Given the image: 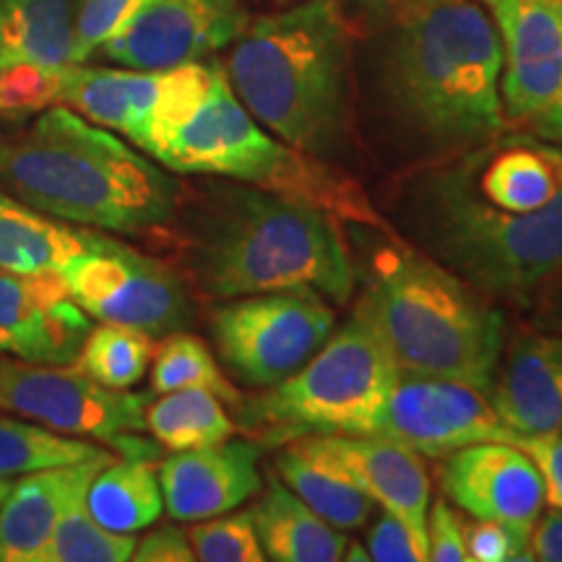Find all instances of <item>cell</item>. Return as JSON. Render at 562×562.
Segmentation results:
<instances>
[{"label": "cell", "mask_w": 562, "mask_h": 562, "mask_svg": "<svg viewBox=\"0 0 562 562\" xmlns=\"http://www.w3.org/2000/svg\"><path fill=\"white\" fill-rule=\"evenodd\" d=\"M391 211L404 240L484 297L529 307L562 271V149L508 128L412 165Z\"/></svg>", "instance_id": "1"}, {"label": "cell", "mask_w": 562, "mask_h": 562, "mask_svg": "<svg viewBox=\"0 0 562 562\" xmlns=\"http://www.w3.org/2000/svg\"><path fill=\"white\" fill-rule=\"evenodd\" d=\"M165 240L195 300L222 302L307 286L341 305L357 286L341 222L250 182L203 175L182 182Z\"/></svg>", "instance_id": "2"}, {"label": "cell", "mask_w": 562, "mask_h": 562, "mask_svg": "<svg viewBox=\"0 0 562 562\" xmlns=\"http://www.w3.org/2000/svg\"><path fill=\"white\" fill-rule=\"evenodd\" d=\"M383 32L378 91L412 165L508 131L501 34L482 0H409Z\"/></svg>", "instance_id": "3"}, {"label": "cell", "mask_w": 562, "mask_h": 562, "mask_svg": "<svg viewBox=\"0 0 562 562\" xmlns=\"http://www.w3.org/2000/svg\"><path fill=\"white\" fill-rule=\"evenodd\" d=\"M138 149L172 175L250 182L318 206L341 224L396 232L339 165L271 138L229 87L222 63L199 60L165 70Z\"/></svg>", "instance_id": "4"}, {"label": "cell", "mask_w": 562, "mask_h": 562, "mask_svg": "<svg viewBox=\"0 0 562 562\" xmlns=\"http://www.w3.org/2000/svg\"><path fill=\"white\" fill-rule=\"evenodd\" d=\"M0 188L66 224L165 240L182 182L66 104L0 136Z\"/></svg>", "instance_id": "5"}, {"label": "cell", "mask_w": 562, "mask_h": 562, "mask_svg": "<svg viewBox=\"0 0 562 562\" xmlns=\"http://www.w3.org/2000/svg\"><path fill=\"white\" fill-rule=\"evenodd\" d=\"M222 63L248 112L286 146L339 161L351 146V24L336 0L250 19Z\"/></svg>", "instance_id": "6"}, {"label": "cell", "mask_w": 562, "mask_h": 562, "mask_svg": "<svg viewBox=\"0 0 562 562\" xmlns=\"http://www.w3.org/2000/svg\"><path fill=\"white\" fill-rule=\"evenodd\" d=\"M355 315L404 372L472 383L490 393L505 349V315L451 269L404 240L368 227Z\"/></svg>", "instance_id": "7"}, {"label": "cell", "mask_w": 562, "mask_h": 562, "mask_svg": "<svg viewBox=\"0 0 562 562\" xmlns=\"http://www.w3.org/2000/svg\"><path fill=\"white\" fill-rule=\"evenodd\" d=\"M398 364L360 315L351 313L297 372L237 406V422L261 446L307 435H375Z\"/></svg>", "instance_id": "8"}, {"label": "cell", "mask_w": 562, "mask_h": 562, "mask_svg": "<svg viewBox=\"0 0 562 562\" xmlns=\"http://www.w3.org/2000/svg\"><path fill=\"white\" fill-rule=\"evenodd\" d=\"M151 396V391L108 389L79 364H40L0 355V412L70 438L100 440L125 459H159V442L140 435Z\"/></svg>", "instance_id": "9"}, {"label": "cell", "mask_w": 562, "mask_h": 562, "mask_svg": "<svg viewBox=\"0 0 562 562\" xmlns=\"http://www.w3.org/2000/svg\"><path fill=\"white\" fill-rule=\"evenodd\" d=\"M336 328L331 300L297 286L222 300L209 313L216 357L248 389H271L297 372Z\"/></svg>", "instance_id": "10"}, {"label": "cell", "mask_w": 562, "mask_h": 562, "mask_svg": "<svg viewBox=\"0 0 562 562\" xmlns=\"http://www.w3.org/2000/svg\"><path fill=\"white\" fill-rule=\"evenodd\" d=\"M58 273L70 297L102 323L161 339L186 331L195 318V297L180 271L110 232L83 227V248Z\"/></svg>", "instance_id": "11"}, {"label": "cell", "mask_w": 562, "mask_h": 562, "mask_svg": "<svg viewBox=\"0 0 562 562\" xmlns=\"http://www.w3.org/2000/svg\"><path fill=\"white\" fill-rule=\"evenodd\" d=\"M503 45L505 125L562 149V0H482Z\"/></svg>", "instance_id": "12"}, {"label": "cell", "mask_w": 562, "mask_h": 562, "mask_svg": "<svg viewBox=\"0 0 562 562\" xmlns=\"http://www.w3.org/2000/svg\"><path fill=\"white\" fill-rule=\"evenodd\" d=\"M430 459L490 440H510L490 393L472 383L398 370L378 432Z\"/></svg>", "instance_id": "13"}, {"label": "cell", "mask_w": 562, "mask_h": 562, "mask_svg": "<svg viewBox=\"0 0 562 562\" xmlns=\"http://www.w3.org/2000/svg\"><path fill=\"white\" fill-rule=\"evenodd\" d=\"M248 21L243 0H144L97 53L123 68H178L229 47Z\"/></svg>", "instance_id": "14"}, {"label": "cell", "mask_w": 562, "mask_h": 562, "mask_svg": "<svg viewBox=\"0 0 562 562\" xmlns=\"http://www.w3.org/2000/svg\"><path fill=\"white\" fill-rule=\"evenodd\" d=\"M446 501L467 516L497 521L529 539L544 510V484L533 461L508 440H490L448 453L438 467Z\"/></svg>", "instance_id": "15"}, {"label": "cell", "mask_w": 562, "mask_h": 562, "mask_svg": "<svg viewBox=\"0 0 562 562\" xmlns=\"http://www.w3.org/2000/svg\"><path fill=\"white\" fill-rule=\"evenodd\" d=\"M290 446L347 476L372 503L402 518L419 544L427 547L432 484L422 453L383 435H307Z\"/></svg>", "instance_id": "16"}, {"label": "cell", "mask_w": 562, "mask_h": 562, "mask_svg": "<svg viewBox=\"0 0 562 562\" xmlns=\"http://www.w3.org/2000/svg\"><path fill=\"white\" fill-rule=\"evenodd\" d=\"M91 315L70 297L58 271H0V355L40 364H74Z\"/></svg>", "instance_id": "17"}, {"label": "cell", "mask_w": 562, "mask_h": 562, "mask_svg": "<svg viewBox=\"0 0 562 562\" xmlns=\"http://www.w3.org/2000/svg\"><path fill=\"white\" fill-rule=\"evenodd\" d=\"M261 448L232 435L216 446L172 451L157 469L165 510L175 521L193 524L252 501L263 487Z\"/></svg>", "instance_id": "18"}, {"label": "cell", "mask_w": 562, "mask_h": 562, "mask_svg": "<svg viewBox=\"0 0 562 562\" xmlns=\"http://www.w3.org/2000/svg\"><path fill=\"white\" fill-rule=\"evenodd\" d=\"M490 398L510 432L562 435V339L521 328L505 344Z\"/></svg>", "instance_id": "19"}, {"label": "cell", "mask_w": 562, "mask_h": 562, "mask_svg": "<svg viewBox=\"0 0 562 562\" xmlns=\"http://www.w3.org/2000/svg\"><path fill=\"white\" fill-rule=\"evenodd\" d=\"M112 459L110 451H102L94 459L42 469L11 484L0 505V562H37L63 510L87 495L94 474Z\"/></svg>", "instance_id": "20"}, {"label": "cell", "mask_w": 562, "mask_h": 562, "mask_svg": "<svg viewBox=\"0 0 562 562\" xmlns=\"http://www.w3.org/2000/svg\"><path fill=\"white\" fill-rule=\"evenodd\" d=\"M165 70L89 68L74 63L63 70L60 104L89 123L121 133L138 149L161 94Z\"/></svg>", "instance_id": "21"}, {"label": "cell", "mask_w": 562, "mask_h": 562, "mask_svg": "<svg viewBox=\"0 0 562 562\" xmlns=\"http://www.w3.org/2000/svg\"><path fill=\"white\" fill-rule=\"evenodd\" d=\"M252 505V524L261 539L266 560L277 562H336L344 560L349 537L313 513L294 492L279 480L266 474V490L258 492Z\"/></svg>", "instance_id": "22"}, {"label": "cell", "mask_w": 562, "mask_h": 562, "mask_svg": "<svg viewBox=\"0 0 562 562\" xmlns=\"http://www.w3.org/2000/svg\"><path fill=\"white\" fill-rule=\"evenodd\" d=\"M74 0H0V68L34 63L63 70L76 63Z\"/></svg>", "instance_id": "23"}, {"label": "cell", "mask_w": 562, "mask_h": 562, "mask_svg": "<svg viewBox=\"0 0 562 562\" xmlns=\"http://www.w3.org/2000/svg\"><path fill=\"white\" fill-rule=\"evenodd\" d=\"M87 510L115 533L149 529L165 513L157 469L146 459H112L94 474L87 490Z\"/></svg>", "instance_id": "24"}, {"label": "cell", "mask_w": 562, "mask_h": 562, "mask_svg": "<svg viewBox=\"0 0 562 562\" xmlns=\"http://www.w3.org/2000/svg\"><path fill=\"white\" fill-rule=\"evenodd\" d=\"M83 248V227H68L9 195H0V271H60Z\"/></svg>", "instance_id": "25"}, {"label": "cell", "mask_w": 562, "mask_h": 562, "mask_svg": "<svg viewBox=\"0 0 562 562\" xmlns=\"http://www.w3.org/2000/svg\"><path fill=\"white\" fill-rule=\"evenodd\" d=\"M273 472L307 508L341 531L362 529L378 508L347 476L334 472L326 463L311 459V456L300 453L290 442L284 446V451L277 453Z\"/></svg>", "instance_id": "26"}, {"label": "cell", "mask_w": 562, "mask_h": 562, "mask_svg": "<svg viewBox=\"0 0 562 562\" xmlns=\"http://www.w3.org/2000/svg\"><path fill=\"white\" fill-rule=\"evenodd\" d=\"M216 393L206 389H180L151 396L146 404V432L167 451H191L232 438L235 419Z\"/></svg>", "instance_id": "27"}, {"label": "cell", "mask_w": 562, "mask_h": 562, "mask_svg": "<svg viewBox=\"0 0 562 562\" xmlns=\"http://www.w3.org/2000/svg\"><path fill=\"white\" fill-rule=\"evenodd\" d=\"M180 389H206L222 398L232 412L243 402V393L222 370L209 344L188 331L161 336L151 357V393H170Z\"/></svg>", "instance_id": "28"}, {"label": "cell", "mask_w": 562, "mask_h": 562, "mask_svg": "<svg viewBox=\"0 0 562 562\" xmlns=\"http://www.w3.org/2000/svg\"><path fill=\"white\" fill-rule=\"evenodd\" d=\"M104 448L47 430L37 422L0 412V480H16L42 469L66 467L100 456Z\"/></svg>", "instance_id": "29"}, {"label": "cell", "mask_w": 562, "mask_h": 562, "mask_svg": "<svg viewBox=\"0 0 562 562\" xmlns=\"http://www.w3.org/2000/svg\"><path fill=\"white\" fill-rule=\"evenodd\" d=\"M154 336L123 323H102L91 328L76 364L97 383L115 391H131L151 368Z\"/></svg>", "instance_id": "30"}, {"label": "cell", "mask_w": 562, "mask_h": 562, "mask_svg": "<svg viewBox=\"0 0 562 562\" xmlns=\"http://www.w3.org/2000/svg\"><path fill=\"white\" fill-rule=\"evenodd\" d=\"M133 550L136 537L97 524L87 510V495H81L63 510L37 562H125Z\"/></svg>", "instance_id": "31"}, {"label": "cell", "mask_w": 562, "mask_h": 562, "mask_svg": "<svg viewBox=\"0 0 562 562\" xmlns=\"http://www.w3.org/2000/svg\"><path fill=\"white\" fill-rule=\"evenodd\" d=\"M195 560L203 562H263V547L258 539L252 513H222V516L193 521L188 529Z\"/></svg>", "instance_id": "32"}, {"label": "cell", "mask_w": 562, "mask_h": 562, "mask_svg": "<svg viewBox=\"0 0 562 562\" xmlns=\"http://www.w3.org/2000/svg\"><path fill=\"white\" fill-rule=\"evenodd\" d=\"M63 70L34 63H13L0 68V115L26 117L60 104Z\"/></svg>", "instance_id": "33"}, {"label": "cell", "mask_w": 562, "mask_h": 562, "mask_svg": "<svg viewBox=\"0 0 562 562\" xmlns=\"http://www.w3.org/2000/svg\"><path fill=\"white\" fill-rule=\"evenodd\" d=\"M140 5L144 0H74L76 63H87Z\"/></svg>", "instance_id": "34"}, {"label": "cell", "mask_w": 562, "mask_h": 562, "mask_svg": "<svg viewBox=\"0 0 562 562\" xmlns=\"http://www.w3.org/2000/svg\"><path fill=\"white\" fill-rule=\"evenodd\" d=\"M463 542H467L469 562L533 560L529 539L497 521H482V518L469 516V521H463Z\"/></svg>", "instance_id": "35"}, {"label": "cell", "mask_w": 562, "mask_h": 562, "mask_svg": "<svg viewBox=\"0 0 562 562\" xmlns=\"http://www.w3.org/2000/svg\"><path fill=\"white\" fill-rule=\"evenodd\" d=\"M368 554L375 562H425L427 547L419 544L402 518L381 508L368 531Z\"/></svg>", "instance_id": "36"}, {"label": "cell", "mask_w": 562, "mask_h": 562, "mask_svg": "<svg viewBox=\"0 0 562 562\" xmlns=\"http://www.w3.org/2000/svg\"><path fill=\"white\" fill-rule=\"evenodd\" d=\"M508 442L521 448L533 461L539 476H542L547 505L562 510V435L513 432Z\"/></svg>", "instance_id": "37"}, {"label": "cell", "mask_w": 562, "mask_h": 562, "mask_svg": "<svg viewBox=\"0 0 562 562\" xmlns=\"http://www.w3.org/2000/svg\"><path fill=\"white\" fill-rule=\"evenodd\" d=\"M427 550L432 562H469L463 518L446 497H438L427 513Z\"/></svg>", "instance_id": "38"}, {"label": "cell", "mask_w": 562, "mask_h": 562, "mask_svg": "<svg viewBox=\"0 0 562 562\" xmlns=\"http://www.w3.org/2000/svg\"><path fill=\"white\" fill-rule=\"evenodd\" d=\"M136 562H191L195 560L188 531L175 524H159L146 537L136 539L133 558Z\"/></svg>", "instance_id": "39"}, {"label": "cell", "mask_w": 562, "mask_h": 562, "mask_svg": "<svg viewBox=\"0 0 562 562\" xmlns=\"http://www.w3.org/2000/svg\"><path fill=\"white\" fill-rule=\"evenodd\" d=\"M526 311L531 315L533 328H542L562 339V271L554 273L542 290L533 294Z\"/></svg>", "instance_id": "40"}, {"label": "cell", "mask_w": 562, "mask_h": 562, "mask_svg": "<svg viewBox=\"0 0 562 562\" xmlns=\"http://www.w3.org/2000/svg\"><path fill=\"white\" fill-rule=\"evenodd\" d=\"M529 550L539 562H562V510H542L529 533Z\"/></svg>", "instance_id": "41"}, {"label": "cell", "mask_w": 562, "mask_h": 562, "mask_svg": "<svg viewBox=\"0 0 562 562\" xmlns=\"http://www.w3.org/2000/svg\"><path fill=\"white\" fill-rule=\"evenodd\" d=\"M336 3H339V9L349 24L351 21H360L364 26L383 30L409 0H336Z\"/></svg>", "instance_id": "42"}, {"label": "cell", "mask_w": 562, "mask_h": 562, "mask_svg": "<svg viewBox=\"0 0 562 562\" xmlns=\"http://www.w3.org/2000/svg\"><path fill=\"white\" fill-rule=\"evenodd\" d=\"M344 560H349V562H355V560H362V562H368V560H370V554H368V547H362V544L351 542V539H349V544H347V552H344Z\"/></svg>", "instance_id": "43"}, {"label": "cell", "mask_w": 562, "mask_h": 562, "mask_svg": "<svg viewBox=\"0 0 562 562\" xmlns=\"http://www.w3.org/2000/svg\"><path fill=\"white\" fill-rule=\"evenodd\" d=\"M9 490H11V482L9 480H0V505H3L5 495H9Z\"/></svg>", "instance_id": "44"}, {"label": "cell", "mask_w": 562, "mask_h": 562, "mask_svg": "<svg viewBox=\"0 0 562 562\" xmlns=\"http://www.w3.org/2000/svg\"><path fill=\"white\" fill-rule=\"evenodd\" d=\"M281 3H292V0H281Z\"/></svg>", "instance_id": "45"}]
</instances>
